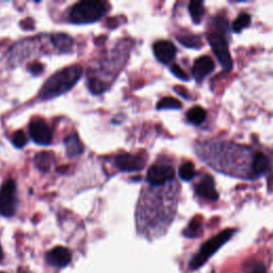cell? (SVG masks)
Masks as SVG:
<instances>
[{
    "label": "cell",
    "mask_w": 273,
    "mask_h": 273,
    "mask_svg": "<svg viewBox=\"0 0 273 273\" xmlns=\"http://www.w3.org/2000/svg\"><path fill=\"white\" fill-rule=\"evenodd\" d=\"M81 74L82 68L80 65H72L57 72L49 78L41 89L40 94H38L40 98L43 100L52 99L68 92L79 80Z\"/></svg>",
    "instance_id": "1"
},
{
    "label": "cell",
    "mask_w": 273,
    "mask_h": 273,
    "mask_svg": "<svg viewBox=\"0 0 273 273\" xmlns=\"http://www.w3.org/2000/svg\"><path fill=\"white\" fill-rule=\"evenodd\" d=\"M107 4L98 0H87L76 3L70 13L74 24H90L100 19L107 12Z\"/></svg>",
    "instance_id": "2"
},
{
    "label": "cell",
    "mask_w": 273,
    "mask_h": 273,
    "mask_svg": "<svg viewBox=\"0 0 273 273\" xmlns=\"http://www.w3.org/2000/svg\"><path fill=\"white\" fill-rule=\"evenodd\" d=\"M235 233V228H228V230L219 233L218 235L210 238L208 241H206L202 246V248L200 249L199 252L191 258L190 263H189V268H190V270H198L203 265L207 263L211 256L216 254L217 251L220 248L223 247L234 236Z\"/></svg>",
    "instance_id": "3"
},
{
    "label": "cell",
    "mask_w": 273,
    "mask_h": 273,
    "mask_svg": "<svg viewBox=\"0 0 273 273\" xmlns=\"http://www.w3.org/2000/svg\"><path fill=\"white\" fill-rule=\"evenodd\" d=\"M16 204V183L13 180H9L0 188V215L12 217L15 214Z\"/></svg>",
    "instance_id": "4"
},
{
    "label": "cell",
    "mask_w": 273,
    "mask_h": 273,
    "mask_svg": "<svg viewBox=\"0 0 273 273\" xmlns=\"http://www.w3.org/2000/svg\"><path fill=\"white\" fill-rule=\"evenodd\" d=\"M208 42L222 68L226 72H230L233 68V61L225 37L220 33H210L208 35Z\"/></svg>",
    "instance_id": "5"
},
{
    "label": "cell",
    "mask_w": 273,
    "mask_h": 273,
    "mask_svg": "<svg viewBox=\"0 0 273 273\" xmlns=\"http://www.w3.org/2000/svg\"><path fill=\"white\" fill-rule=\"evenodd\" d=\"M29 132L32 140L41 146H48L53 141V131L42 119H33L31 121Z\"/></svg>",
    "instance_id": "6"
},
{
    "label": "cell",
    "mask_w": 273,
    "mask_h": 273,
    "mask_svg": "<svg viewBox=\"0 0 273 273\" xmlns=\"http://www.w3.org/2000/svg\"><path fill=\"white\" fill-rule=\"evenodd\" d=\"M175 176L174 169L170 165H153L147 171V182L153 186H159L173 180Z\"/></svg>",
    "instance_id": "7"
},
{
    "label": "cell",
    "mask_w": 273,
    "mask_h": 273,
    "mask_svg": "<svg viewBox=\"0 0 273 273\" xmlns=\"http://www.w3.org/2000/svg\"><path fill=\"white\" fill-rule=\"evenodd\" d=\"M116 168L124 172L141 171L146 165V159L141 155L122 154L115 158Z\"/></svg>",
    "instance_id": "8"
},
{
    "label": "cell",
    "mask_w": 273,
    "mask_h": 273,
    "mask_svg": "<svg viewBox=\"0 0 273 273\" xmlns=\"http://www.w3.org/2000/svg\"><path fill=\"white\" fill-rule=\"evenodd\" d=\"M46 260L49 265L63 268L66 267L72 260V254L69 249L63 247H57L50 250L46 255Z\"/></svg>",
    "instance_id": "9"
},
{
    "label": "cell",
    "mask_w": 273,
    "mask_h": 273,
    "mask_svg": "<svg viewBox=\"0 0 273 273\" xmlns=\"http://www.w3.org/2000/svg\"><path fill=\"white\" fill-rule=\"evenodd\" d=\"M154 54L161 63H169L174 59L176 55V47L170 41H158L154 45Z\"/></svg>",
    "instance_id": "10"
},
{
    "label": "cell",
    "mask_w": 273,
    "mask_h": 273,
    "mask_svg": "<svg viewBox=\"0 0 273 273\" xmlns=\"http://www.w3.org/2000/svg\"><path fill=\"white\" fill-rule=\"evenodd\" d=\"M215 70V63L210 57L204 55L196 60L193 64L192 73L198 81H202L204 78L209 75Z\"/></svg>",
    "instance_id": "11"
},
{
    "label": "cell",
    "mask_w": 273,
    "mask_h": 273,
    "mask_svg": "<svg viewBox=\"0 0 273 273\" xmlns=\"http://www.w3.org/2000/svg\"><path fill=\"white\" fill-rule=\"evenodd\" d=\"M196 191L199 197L209 200H218L219 197L218 192L216 190L213 177L209 175H206L203 180L198 183L196 186Z\"/></svg>",
    "instance_id": "12"
},
{
    "label": "cell",
    "mask_w": 273,
    "mask_h": 273,
    "mask_svg": "<svg viewBox=\"0 0 273 273\" xmlns=\"http://www.w3.org/2000/svg\"><path fill=\"white\" fill-rule=\"evenodd\" d=\"M65 148H66V154H68L70 157H75L82 154L83 152V146L81 141L78 138L77 133H72L68 138L64 140Z\"/></svg>",
    "instance_id": "13"
},
{
    "label": "cell",
    "mask_w": 273,
    "mask_h": 273,
    "mask_svg": "<svg viewBox=\"0 0 273 273\" xmlns=\"http://www.w3.org/2000/svg\"><path fill=\"white\" fill-rule=\"evenodd\" d=\"M270 161L267 156L264 154L258 153L254 156L253 163H252V170L256 175H264L267 171L269 170Z\"/></svg>",
    "instance_id": "14"
},
{
    "label": "cell",
    "mask_w": 273,
    "mask_h": 273,
    "mask_svg": "<svg viewBox=\"0 0 273 273\" xmlns=\"http://www.w3.org/2000/svg\"><path fill=\"white\" fill-rule=\"evenodd\" d=\"M55 155L53 153L42 152L36 154L35 157V164L36 168L42 172H48L50 166L55 163Z\"/></svg>",
    "instance_id": "15"
},
{
    "label": "cell",
    "mask_w": 273,
    "mask_h": 273,
    "mask_svg": "<svg viewBox=\"0 0 273 273\" xmlns=\"http://www.w3.org/2000/svg\"><path fill=\"white\" fill-rule=\"evenodd\" d=\"M52 40L54 45L57 47L61 52H70L74 45L73 38L69 36L63 35V33H58V35H54L52 36Z\"/></svg>",
    "instance_id": "16"
},
{
    "label": "cell",
    "mask_w": 273,
    "mask_h": 273,
    "mask_svg": "<svg viewBox=\"0 0 273 273\" xmlns=\"http://www.w3.org/2000/svg\"><path fill=\"white\" fill-rule=\"evenodd\" d=\"M202 219H200V217H194L186 227V230L183 231V236L188 238L199 237L202 234Z\"/></svg>",
    "instance_id": "17"
},
{
    "label": "cell",
    "mask_w": 273,
    "mask_h": 273,
    "mask_svg": "<svg viewBox=\"0 0 273 273\" xmlns=\"http://www.w3.org/2000/svg\"><path fill=\"white\" fill-rule=\"evenodd\" d=\"M187 119L191 124H202L206 119V111L202 107H200V106H196V107H193L188 111Z\"/></svg>",
    "instance_id": "18"
},
{
    "label": "cell",
    "mask_w": 273,
    "mask_h": 273,
    "mask_svg": "<svg viewBox=\"0 0 273 273\" xmlns=\"http://www.w3.org/2000/svg\"><path fill=\"white\" fill-rule=\"evenodd\" d=\"M177 40L182 45L189 48H200L203 45L200 37L194 35H183L177 36Z\"/></svg>",
    "instance_id": "19"
},
{
    "label": "cell",
    "mask_w": 273,
    "mask_h": 273,
    "mask_svg": "<svg viewBox=\"0 0 273 273\" xmlns=\"http://www.w3.org/2000/svg\"><path fill=\"white\" fill-rule=\"evenodd\" d=\"M189 12L191 14V18L196 24L200 23L202 20L203 14H204V5L202 1H198V0H193L189 3Z\"/></svg>",
    "instance_id": "20"
},
{
    "label": "cell",
    "mask_w": 273,
    "mask_h": 273,
    "mask_svg": "<svg viewBox=\"0 0 273 273\" xmlns=\"http://www.w3.org/2000/svg\"><path fill=\"white\" fill-rule=\"evenodd\" d=\"M251 24V15L247 13H242L238 16V18L234 20L233 23V30L239 33L243 29H246Z\"/></svg>",
    "instance_id": "21"
},
{
    "label": "cell",
    "mask_w": 273,
    "mask_h": 273,
    "mask_svg": "<svg viewBox=\"0 0 273 273\" xmlns=\"http://www.w3.org/2000/svg\"><path fill=\"white\" fill-rule=\"evenodd\" d=\"M181 108H182L181 102L174 97H164L163 99H160L159 103L157 104L158 110H164V109L178 110Z\"/></svg>",
    "instance_id": "22"
},
{
    "label": "cell",
    "mask_w": 273,
    "mask_h": 273,
    "mask_svg": "<svg viewBox=\"0 0 273 273\" xmlns=\"http://www.w3.org/2000/svg\"><path fill=\"white\" fill-rule=\"evenodd\" d=\"M196 175V168L192 163H185L180 168V176L182 181L189 182Z\"/></svg>",
    "instance_id": "23"
},
{
    "label": "cell",
    "mask_w": 273,
    "mask_h": 273,
    "mask_svg": "<svg viewBox=\"0 0 273 273\" xmlns=\"http://www.w3.org/2000/svg\"><path fill=\"white\" fill-rule=\"evenodd\" d=\"M106 88H107L106 83L98 79V78H91L90 81H89V90L93 94L103 93L106 90Z\"/></svg>",
    "instance_id": "24"
},
{
    "label": "cell",
    "mask_w": 273,
    "mask_h": 273,
    "mask_svg": "<svg viewBox=\"0 0 273 273\" xmlns=\"http://www.w3.org/2000/svg\"><path fill=\"white\" fill-rule=\"evenodd\" d=\"M244 273H267V268L260 261H252L244 267Z\"/></svg>",
    "instance_id": "25"
},
{
    "label": "cell",
    "mask_w": 273,
    "mask_h": 273,
    "mask_svg": "<svg viewBox=\"0 0 273 273\" xmlns=\"http://www.w3.org/2000/svg\"><path fill=\"white\" fill-rule=\"evenodd\" d=\"M28 142V137L23 130H18L13 133L12 136V143L16 147H24Z\"/></svg>",
    "instance_id": "26"
},
{
    "label": "cell",
    "mask_w": 273,
    "mask_h": 273,
    "mask_svg": "<svg viewBox=\"0 0 273 273\" xmlns=\"http://www.w3.org/2000/svg\"><path fill=\"white\" fill-rule=\"evenodd\" d=\"M171 72L173 73L177 78H180L182 80H189L188 75L182 71V69L181 68L180 65L177 64H173L171 66Z\"/></svg>",
    "instance_id": "27"
},
{
    "label": "cell",
    "mask_w": 273,
    "mask_h": 273,
    "mask_svg": "<svg viewBox=\"0 0 273 273\" xmlns=\"http://www.w3.org/2000/svg\"><path fill=\"white\" fill-rule=\"evenodd\" d=\"M29 71L31 72V73L33 75H38V74H41L42 72L44 71V65L40 62H33L31 64H29Z\"/></svg>",
    "instance_id": "28"
},
{
    "label": "cell",
    "mask_w": 273,
    "mask_h": 273,
    "mask_svg": "<svg viewBox=\"0 0 273 273\" xmlns=\"http://www.w3.org/2000/svg\"><path fill=\"white\" fill-rule=\"evenodd\" d=\"M107 24H108V26L111 27V28L118 27V21L115 20V18H109L108 21H107Z\"/></svg>",
    "instance_id": "29"
},
{
    "label": "cell",
    "mask_w": 273,
    "mask_h": 273,
    "mask_svg": "<svg viewBox=\"0 0 273 273\" xmlns=\"http://www.w3.org/2000/svg\"><path fill=\"white\" fill-rule=\"evenodd\" d=\"M66 170H68V166H59L58 168V172H60V173H63V172H66Z\"/></svg>",
    "instance_id": "30"
},
{
    "label": "cell",
    "mask_w": 273,
    "mask_h": 273,
    "mask_svg": "<svg viewBox=\"0 0 273 273\" xmlns=\"http://www.w3.org/2000/svg\"><path fill=\"white\" fill-rule=\"evenodd\" d=\"M3 257V254H2V250H1V247H0V260L2 259Z\"/></svg>",
    "instance_id": "31"
},
{
    "label": "cell",
    "mask_w": 273,
    "mask_h": 273,
    "mask_svg": "<svg viewBox=\"0 0 273 273\" xmlns=\"http://www.w3.org/2000/svg\"><path fill=\"white\" fill-rule=\"evenodd\" d=\"M211 273H216V272H215V271H213V272H211Z\"/></svg>",
    "instance_id": "32"
}]
</instances>
